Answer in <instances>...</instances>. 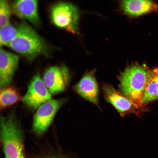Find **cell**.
<instances>
[{"label":"cell","instance_id":"obj_11","mask_svg":"<svg viewBox=\"0 0 158 158\" xmlns=\"http://www.w3.org/2000/svg\"><path fill=\"white\" fill-rule=\"evenodd\" d=\"M18 62L19 57L17 55L0 47V88L8 86L11 83Z\"/></svg>","mask_w":158,"mask_h":158},{"label":"cell","instance_id":"obj_17","mask_svg":"<svg viewBox=\"0 0 158 158\" xmlns=\"http://www.w3.org/2000/svg\"><path fill=\"white\" fill-rule=\"evenodd\" d=\"M34 158H70L53 150L44 151L35 156Z\"/></svg>","mask_w":158,"mask_h":158},{"label":"cell","instance_id":"obj_3","mask_svg":"<svg viewBox=\"0 0 158 158\" xmlns=\"http://www.w3.org/2000/svg\"><path fill=\"white\" fill-rule=\"evenodd\" d=\"M17 28L16 35L8 46L12 50L30 61L40 56L49 55L48 45L31 27L23 21Z\"/></svg>","mask_w":158,"mask_h":158},{"label":"cell","instance_id":"obj_1","mask_svg":"<svg viewBox=\"0 0 158 158\" xmlns=\"http://www.w3.org/2000/svg\"><path fill=\"white\" fill-rule=\"evenodd\" d=\"M0 124L4 158H26L23 131L14 109L1 116Z\"/></svg>","mask_w":158,"mask_h":158},{"label":"cell","instance_id":"obj_10","mask_svg":"<svg viewBox=\"0 0 158 158\" xmlns=\"http://www.w3.org/2000/svg\"><path fill=\"white\" fill-rule=\"evenodd\" d=\"M10 6L12 12L19 18L28 21L35 26L40 25L37 1L14 0Z\"/></svg>","mask_w":158,"mask_h":158},{"label":"cell","instance_id":"obj_14","mask_svg":"<svg viewBox=\"0 0 158 158\" xmlns=\"http://www.w3.org/2000/svg\"><path fill=\"white\" fill-rule=\"evenodd\" d=\"M22 98L18 90L10 85L1 88L0 105L4 109L20 101Z\"/></svg>","mask_w":158,"mask_h":158},{"label":"cell","instance_id":"obj_15","mask_svg":"<svg viewBox=\"0 0 158 158\" xmlns=\"http://www.w3.org/2000/svg\"><path fill=\"white\" fill-rule=\"evenodd\" d=\"M0 28V47L4 46H8L16 35L17 27H15L9 22Z\"/></svg>","mask_w":158,"mask_h":158},{"label":"cell","instance_id":"obj_7","mask_svg":"<svg viewBox=\"0 0 158 158\" xmlns=\"http://www.w3.org/2000/svg\"><path fill=\"white\" fill-rule=\"evenodd\" d=\"M51 95L39 73L35 75L30 83L25 95L22 98L24 103L29 108L36 109L51 99Z\"/></svg>","mask_w":158,"mask_h":158},{"label":"cell","instance_id":"obj_2","mask_svg":"<svg viewBox=\"0 0 158 158\" xmlns=\"http://www.w3.org/2000/svg\"><path fill=\"white\" fill-rule=\"evenodd\" d=\"M152 70L145 64L135 63L127 66L118 77L120 92L140 108Z\"/></svg>","mask_w":158,"mask_h":158},{"label":"cell","instance_id":"obj_12","mask_svg":"<svg viewBox=\"0 0 158 158\" xmlns=\"http://www.w3.org/2000/svg\"><path fill=\"white\" fill-rule=\"evenodd\" d=\"M120 7L125 14L133 17L155 11L158 8L155 3L148 0L122 1Z\"/></svg>","mask_w":158,"mask_h":158},{"label":"cell","instance_id":"obj_13","mask_svg":"<svg viewBox=\"0 0 158 158\" xmlns=\"http://www.w3.org/2000/svg\"><path fill=\"white\" fill-rule=\"evenodd\" d=\"M156 99H158V68H157L152 70L141 99V106Z\"/></svg>","mask_w":158,"mask_h":158},{"label":"cell","instance_id":"obj_9","mask_svg":"<svg viewBox=\"0 0 158 158\" xmlns=\"http://www.w3.org/2000/svg\"><path fill=\"white\" fill-rule=\"evenodd\" d=\"M95 71L93 69L86 73L74 86V89L82 98L99 107V89Z\"/></svg>","mask_w":158,"mask_h":158},{"label":"cell","instance_id":"obj_5","mask_svg":"<svg viewBox=\"0 0 158 158\" xmlns=\"http://www.w3.org/2000/svg\"><path fill=\"white\" fill-rule=\"evenodd\" d=\"M64 99H51L41 105L35 114L32 129L37 136L43 134L52 123L57 112L65 102Z\"/></svg>","mask_w":158,"mask_h":158},{"label":"cell","instance_id":"obj_6","mask_svg":"<svg viewBox=\"0 0 158 158\" xmlns=\"http://www.w3.org/2000/svg\"><path fill=\"white\" fill-rule=\"evenodd\" d=\"M70 74L65 66H53L47 68L44 73L43 80L51 94L64 91L70 80Z\"/></svg>","mask_w":158,"mask_h":158},{"label":"cell","instance_id":"obj_16","mask_svg":"<svg viewBox=\"0 0 158 158\" xmlns=\"http://www.w3.org/2000/svg\"><path fill=\"white\" fill-rule=\"evenodd\" d=\"M11 10L6 0H0V27L9 23Z\"/></svg>","mask_w":158,"mask_h":158},{"label":"cell","instance_id":"obj_8","mask_svg":"<svg viewBox=\"0 0 158 158\" xmlns=\"http://www.w3.org/2000/svg\"><path fill=\"white\" fill-rule=\"evenodd\" d=\"M102 88L106 101L111 104L121 116L130 113L138 114L140 108L112 85L103 84Z\"/></svg>","mask_w":158,"mask_h":158},{"label":"cell","instance_id":"obj_4","mask_svg":"<svg viewBox=\"0 0 158 158\" xmlns=\"http://www.w3.org/2000/svg\"><path fill=\"white\" fill-rule=\"evenodd\" d=\"M52 22L57 27L74 34H79L80 13L74 5L61 1L54 5L51 11Z\"/></svg>","mask_w":158,"mask_h":158}]
</instances>
